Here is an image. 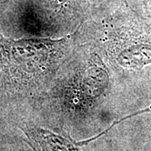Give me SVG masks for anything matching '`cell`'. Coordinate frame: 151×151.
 Instances as JSON below:
<instances>
[{"mask_svg": "<svg viewBox=\"0 0 151 151\" xmlns=\"http://www.w3.org/2000/svg\"><path fill=\"white\" fill-rule=\"evenodd\" d=\"M34 151H81L69 137H64L38 127H20Z\"/></svg>", "mask_w": 151, "mask_h": 151, "instance_id": "1", "label": "cell"}]
</instances>
